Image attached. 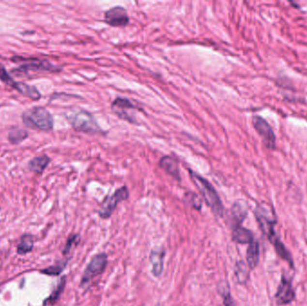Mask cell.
<instances>
[{
	"instance_id": "cell-1",
	"label": "cell",
	"mask_w": 307,
	"mask_h": 306,
	"mask_svg": "<svg viewBox=\"0 0 307 306\" xmlns=\"http://www.w3.org/2000/svg\"><path fill=\"white\" fill-rule=\"evenodd\" d=\"M189 173H190L191 181L193 182V184H195L197 189L203 197L205 202L207 203L209 208H211L213 213L216 216H219V217L223 216L224 206L213 185L210 184L207 179L197 173L196 171L190 170Z\"/></svg>"
},
{
	"instance_id": "cell-2",
	"label": "cell",
	"mask_w": 307,
	"mask_h": 306,
	"mask_svg": "<svg viewBox=\"0 0 307 306\" xmlns=\"http://www.w3.org/2000/svg\"><path fill=\"white\" fill-rule=\"evenodd\" d=\"M64 115L71 127L77 131L88 134L104 133L93 115L87 110L84 109H71L67 110Z\"/></svg>"
},
{
	"instance_id": "cell-3",
	"label": "cell",
	"mask_w": 307,
	"mask_h": 306,
	"mask_svg": "<svg viewBox=\"0 0 307 306\" xmlns=\"http://www.w3.org/2000/svg\"><path fill=\"white\" fill-rule=\"evenodd\" d=\"M23 122L25 126L31 129H38L49 131L53 129L54 121L49 110L43 107H32L25 110L23 114Z\"/></svg>"
},
{
	"instance_id": "cell-4",
	"label": "cell",
	"mask_w": 307,
	"mask_h": 306,
	"mask_svg": "<svg viewBox=\"0 0 307 306\" xmlns=\"http://www.w3.org/2000/svg\"><path fill=\"white\" fill-rule=\"evenodd\" d=\"M260 227L265 235L270 239V242H275L277 236L274 231V226L276 224V217L273 208L267 204H259L254 211Z\"/></svg>"
},
{
	"instance_id": "cell-5",
	"label": "cell",
	"mask_w": 307,
	"mask_h": 306,
	"mask_svg": "<svg viewBox=\"0 0 307 306\" xmlns=\"http://www.w3.org/2000/svg\"><path fill=\"white\" fill-rule=\"evenodd\" d=\"M111 107L112 112L120 119L131 124H138L136 112L139 110V108L135 106L129 99L117 97L111 103Z\"/></svg>"
},
{
	"instance_id": "cell-6",
	"label": "cell",
	"mask_w": 307,
	"mask_h": 306,
	"mask_svg": "<svg viewBox=\"0 0 307 306\" xmlns=\"http://www.w3.org/2000/svg\"><path fill=\"white\" fill-rule=\"evenodd\" d=\"M11 61L15 63H18L19 71L27 72L28 70L31 71H50V72H58L61 71V68H58L52 65L50 62L45 60H40L37 58H24V57H13Z\"/></svg>"
},
{
	"instance_id": "cell-7",
	"label": "cell",
	"mask_w": 307,
	"mask_h": 306,
	"mask_svg": "<svg viewBox=\"0 0 307 306\" xmlns=\"http://www.w3.org/2000/svg\"><path fill=\"white\" fill-rule=\"evenodd\" d=\"M129 190L126 186H123L111 195L107 197L99 208L98 214L101 218L107 219L111 216L113 211L116 209L117 205L122 201L129 199Z\"/></svg>"
},
{
	"instance_id": "cell-8",
	"label": "cell",
	"mask_w": 307,
	"mask_h": 306,
	"mask_svg": "<svg viewBox=\"0 0 307 306\" xmlns=\"http://www.w3.org/2000/svg\"><path fill=\"white\" fill-rule=\"evenodd\" d=\"M107 263L108 257L105 253H100L98 255L93 256L91 261L87 265L84 275L82 276L81 287L84 288H88L92 277L101 275L105 271Z\"/></svg>"
},
{
	"instance_id": "cell-9",
	"label": "cell",
	"mask_w": 307,
	"mask_h": 306,
	"mask_svg": "<svg viewBox=\"0 0 307 306\" xmlns=\"http://www.w3.org/2000/svg\"><path fill=\"white\" fill-rule=\"evenodd\" d=\"M252 122L254 129L261 136L265 146L269 149H274L276 146V137L270 124L262 117L258 115L252 117Z\"/></svg>"
},
{
	"instance_id": "cell-10",
	"label": "cell",
	"mask_w": 307,
	"mask_h": 306,
	"mask_svg": "<svg viewBox=\"0 0 307 306\" xmlns=\"http://www.w3.org/2000/svg\"><path fill=\"white\" fill-rule=\"evenodd\" d=\"M105 22L112 27H125L129 23L128 12L123 6H114L105 12Z\"/></svg>"
},
{
	"instance_id": "cell-11",
	"label": "cell",
	"mask_w": 307,
	"mask_h": 306,
	"mask_svg": "<svg viewBox=\"0 0 307 306\" xmlns=\"http://www.w3.org/2000/svg\"><path fill=\"white\" fill-rule=\"evenodd\" d=\"M294 299H295V291L292 288V284L288 278L283 276L276 291V303L280 306L288 305L291 302H293Z\"/></svg>"
},
{
	"instance_id": "cell-12",
	"label": "cell",
	"mask_w": 307,
	"mask_h": 306,
	"mask_svg": "<svg viewBox=\"0 0 307 306\" xmlns=\"http://www.w3.org/2000/svg\"><path fill=\"white\" fill-rule=\"evenodd\" d=\"M165 251L163 249H154L150 253V262L152 264V273L155 277H159L164 270Z\"/></svg>"
},
{
	"instance_id": "cell-13",
	"label": "cell",
	"mask_w": 307,
	"mask_h": 306,
	"mask_svg": "<svg viewBox=\"0 0 307 306\" xmlns=\"http://www.w3.org/2000/svg\"><path fill=\"white\" fill-rule=\"evenodd\" d=\"M160 167L166 171L169 175H171L172 178H174L177 181H181V174L179 171V166L177 162L169 155H165L159 160L158 163Z\"/></svg>"
},
{
	"instance_id": "cell-14",
	"label": "cell",
	"mask_w": 307,
	"mask_h": 306,
	"mask_svg": "<svg viewBox=\"0 0 307 306\" xmlns=\"http://www.w3.org/2000/svg\"><path fill=\"white\" fill-rule=\"evenodd\" d=\"M232 237L234 242L241 245H246V244L250 245L254 240V236L252 232L241 226L233 227Z\"/></svg>"
},
{
	"instance_id": "cell-15",
	"label": "cell",
	"mask_w": 307,
	"mask_h": 306,
	"mask_svg": "<svg viewBox=\"0 0 307 306\" xmlns=\"http://www.w3.org/2000/svg\"><path fill=\"white\" fill-rule=\"evenodd\" d=\"M14 89H15L21 94L27 96V97H29L31 100H34V101L39 100L42 97L41 92L38 91V89L35 86L27 85L23 82H16L14 86Z\"/></svg>"
},
{
	"instance_id": "cell-16",
	"label": "cell",
	"mask_w": 307,
	"mask_h": 306,
	"mask_svg": "<svg viewBox=\"0 0 307 306\" xmlns=\"http://www.w3.org/2000/svg\"><path fill=\"white\" fill-rule=\"evenodd\" d=\"M50 162V158L46 154L36 156L28 163V169L37 174H42Z\"/></svg>"
},
{
	"instance_id": "cell-17",
	"label": "cell",
	"mask_w": 307,
	"mask_h": 306,
	"mask_svg": "<svg viewBox=\"0 0 307 306\" xmlns=\"http://www.w3.org/2000/svg\"><path fill=\"white\" fill-rule=\"evenodd\" d=\"M231 214H232L233 222L236 223L235 227L240 226V224L246 219V215H247L246 203L243 200H237L232 207Z\"/></svg>"
},
{
	"instance_id": "cell-18",
	"label": "cell",
	"mask_w": 307,
	"mask_h": 306,
	"mask_svg": "<svg viewBox=\"0 0 307 306\" xmlns=\"http://www.w3.org/2000/svg\"><path fill=\"white\" fill-rule=\"evenodd\" d=\"M259 255H260L259 244L255 240H253L249 245V247L247 249V253H246L247 263L251 270H254L256 266L258 265Z\"/></svg>"
},
{
	"instance_id": "cell-19",
	"label": "cell",
	"mask_w": 307,
	"mask_h": 306,
	"mask_svg": "<svg viewBox=\"0 0 307 306\" xmlns=\"http://www.w3.org/2000/svg\"><path fill=\"white\" fill-rule=\"evenodd\" d=\"M34 246V238L33 235L30 233H25L21 236L18 245L16 247V251L19 255H25L30 253L33 250Z\"/></svg>"
},
{
	"instance_id": "cell-20",
	"label": "cell",
	"mask_w": 307,
	"mask_h": 306,
	"mask_svg": "<svg viewBox=\"0 0 307 306\" xmlns=\"http://www.w3.org/2000/svg\"><path fill=\"white\" fill-rule=\"evenodd\" d=\"M66 283H67V277H66V275H63L61 278L60 282H59L58 286L53 290V292L51 293L49 297H47L45 300L43 301V306H53L56 302L59 300V298L61 297V295L64 289H65Z\"/></svg>"
},
{
	"instance_id": "cell-21",
	"label": "cell",
	"mask_w": 307,
	"mask_h": 306,
	"mask_svg": "<svg viewBox=\"0 0 307 306\" xmlns=\"http://www.w3.org/2000/svg\"><path fill=\"white\" fill-rule=\"evenodd\" d=\"M67 265H68V260H59L55 264L49 266L48 268L40 270V273H42L43 275L57 276V275H60L61 274L62 271L65 270Z\"/></svg>"
},
{
	"instance_id": "cell-22",
	"label": "cell",
	"mask_w": 307,
	"mask_h": 306,
	"mask_svg": "<svg viewBox=\"0 0 307 306\" xmlns=\"http://www.w3.org/2000/svg\"><path fill=\"white\" fill-rule=\"evenodd\" d=\"M28 138V132L22 129H13L8 133V141L13 145H18Z\"/></svg>"
},
{
	"instance_id": "cell-23",
	"label": "cell",
	"mask_w": 307,
	"mask_h": 306,
	"mask_svg": "<svg viewBox=\"0 0 307 306\" xmlns=\"http://www.w3.org/2000/svg\"><path fill=\"white\" fill-rule=\"evenodd\" d=\"M234 275L240 284H245L249 277V271L246 264L243 261H238L234 268Z\"/></svg>"
},
{
	"instance_id": "cell-24",
	"label": "cell",
	"mask_w": 307,
	"mask_h": 306,
	"mask_svg": "<svg viewBox=\"0 0 307 306\" xmlns=\"http://www.w3.org/2000/svg\"><path fill=\"white\" fill-rule=\"evenodd\" d=\"M273 245H274L275 249H276V251L277 252L278 256H280V257L284 259L285 260L289 261L290 265L292 266V265H293V260H292V257H291V255H290L289 251L286 249V247L284 246L282 243H281L278 239H276V241L273 243Z\"/></svg>"
},
{
	"instance_id": "cell-25",
	"label": "cell",
	"mask_w": 307,
	"mask_h": 306,
	"mask_svg": "<svg viewBox=\"0 0 307 306\" xmlns=\"http://www.w3.org/2000/svg\"><path fill=\"white\" fill-rule=\"evenodd\" d=\"M79 235L78 234H71L68 237V240H67V243H66V245L64 247L63 255H68L70 251L73 249V247L77 246V245L79 243Z\"/></svg>"
},
{
	"instance_id": "cell-26",
	"label": "cell",
	"mask_w": 307,
	"mask_h": 306,
	"mask_svg": "<svg viewBox=\"0 0 307 306\" xmlns=\"http://www.w3.org/2000/svg\"><path fill=\"white\" fill-rule=\"evenodd\" d=\"M0 80L2 82H4L6 85L11 86L14 88V86L15 85V81H14L12 77L10 76V75L7 73V71L6 70V68H4L3 65L0 64Z\"/></svg>"
},
{
	"instance_id": "cell-27",
	"label": "cell",
	"mask_w": 307,
	"mask_h": 306,
	"mask_svg": "<svg viewBox=\"0 0 307 306\" xmlns=\"http://www.w3.org/2000/svg\"><path fill=\"white\" fill-rule=\"evenodd\" d=\"M186 199L188 200V202L191 205V207H193V208H195V209H198V210H200L201 201L194 193H192V192L187 193Z\"/></svg>"
},
{
	"instance_id": "cell-28",
	"label": "cell",
	"mask_w": 307,
	"mask_h": 306,
	"mask_svg": "<svg viewBox=\"0 0 307 306\" xmlns=\"http://www.w3.org/2000/svg\"><path fill=\"white\" fill-rule=\"evenodd\" d=\"M223 300H224L225 306H235L233 299H232V296L230 294V292L228 290L224 291V293H223Z\"/></svg>"
}]
</instances>
